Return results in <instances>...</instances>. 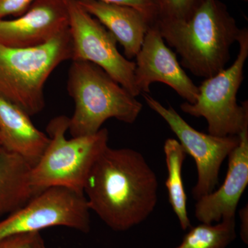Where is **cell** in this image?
<instances>
[{"label": "cell", "instance_id": "obj_9", "mask_svg": "<svg viewBox=\"0 0 248 248\" xmlns=\"http://www.w3.org/2000/svg\"><path fill=\"white\" fill-rule=\"evenodd\" d=\"M141 94L150 108L169 125L187 155L195 160L197 180L192 190L194 199L197 201L213 192L219 182L221 165L237 146L239 136L202 133L189 125L170 105L164 107L148 93Z\"/></svg>", "mask_w": 248, "mask_h": 248}, {"label": "cell", "instance_id": "obj_20", "mask_svg": "<svg viewBox=\"0 0 248 248\" xmlns=\"http://www.w3.org/2000/svg\"><path fill=\"white\" fill-rule=\"evenodd\" d=\"M97 1L133 7L144 15L152 24L156 22L157 19V10H156L155 0H97Z\"/></svg>", "mask_w": 248, "mask_h": 248}, {"label": "cell", "instance_id": "obj_18", "mask_svg": "<svg viewBox=\"0 0 248 248\" xmlns=\"http://www.w3.org/2000/svg\"><path fill=\"white\" fill-rule=\"evenodd\" d=\"M203 0H155L156 20L184 19L190 16Z\"/></svg>", "mask_w": 248, "mask_h": 248}, {"label": "cell", "instance_id": "obj_6", "mask_svg": "<svg viewBox=\"0 0 248 248\" xmlns=\"http://www.w3.org/2000/svg\"><path fill=\"white\" fill-rule=\"evenodd\" d=\"M237 42L239 53L232 64L204 80L198 86V98L194 104L185 102L180 105L184 113L203 117L208 133L215 136H236L248 124V100L241 106L236 101L248 58V28L241 29Z\"/></svg>", "mask_w": 248, "mask_h": 248}, {"label": "cell", "instance_id": "obj_17", "mask_svg": "<svg viewBox=\"0 0 248 248\" xmlns=\"http://www.w3.org/2000/svg\"><path fill=\"white\" fill-rule=\"evenodd\" d=\"M236 217L192 226L174 248H227L236 237Z\"/></svg>", "mask_w": 248, "mask_h": 248}, {"label": "cell", "instance_id": "obj_12", "mask_svg": "<svg viewBox=\"0 0 248 248\" xmlns=\"http://www.w3.org/2000/svg\"><path fill=\"white\" fill-rule=\"evenodd\" d=\"M238 136L239 143L228 156L224 182L217 190L197 200L195 217L201 223H218L236 217V209L248 184V124Z\"/></svg>", "mask_w": 248, "mask_h": 248}, {"label": "cell", "instance_id": "obj_16", "mask_svg": "<svg viewBox=\"0 0 248 248\" xmlns=\"http://www.w3.org/2000/svg\"><path fill=\"white\" fill-rule=\"evenodd\" d=\"M168 176L166 181L169 203L183 231L192 227L187 208V195L182 179V168L187 153L176 139H167L164 145Z\"/></svg>", "mask_w": 248, "mask_h": 248}, {"label": "cell", "instance_id": "obj_21", "mask_svg": "<svg viewBox=\"0 0 248 248\" xmlns=\"http://www.w3.org/2000/svg\"><path fill=\"white\" fill-rule=\"evenodd\" d=\"M37 0H0V19L9 16L19 17Z\"/></svg>", "mask_w": 248, "mask_h": 248}, {"label": "cell", "instance_id": "obj_13", "mask_svg": "<svg viewBox=\"0 0 248 248\" xmlns=\"http://www.w3.org/2000/svg\"><path fill=\"white\" fill-rule=\"evenodd\" d=\"M80 5L115 37L123 47L125 58L138 55L148 29L152 25L138 10L124 5L97 0H78Z\"/></svg>", "mask_w": 248, "mask_h": 248}, {"label": "cell", "instance_id": "obj_23", "mask_svg": "<svg viewBox=\"0 0 248 248\" xmlns=\"http://www.w3.org/2000/svg\"><path fill=\"white\" fill-rule=\"evenodd\" d=\"M241 1H248V0H241Z\"/></svg>", "mask_w": 248, "mask_h": 248}, {"label": "cell", "instance_id": "obj_3", "mask_svg": "<svg viewBox=\"0 0 248 248\" xmlns=\"http://www.w3.org/2000/svg\"><path fill=\"white\" fill-rule=\"evenodd\" d=\"M67 89L76 104L69 117L72 138L97 133L109 119L135 123L143 108L136 97L91 62H72Z\"/></svg>", "mask_w": 248, "mask_h": 248}, {"label": "cell", "instance_id": "obj_11", "mask_svg": "<svg viewBox=\"0 0 248 248\" xmlns=\"http://www.w3.org/2000/svg\"><path fill=\"white\" fill-rule=\"evenodd\" d=\"M69 0H37L19 17L0 19V45L27 48L44 45L68 29Z\"/></svg>", "mask_w": 248, "mask_h": 248}, {"label": "cell", "instance_id": "obj_14", "mask_svg": "<svg viewBox=\"0 0 248 248\" xmlns=\"http://www.w3.org/2000/svg\"><path fill=\"white\" fill-rule=\"evenodd\" d=\"M48 142V135L36 128L27 112L0 95V146L33 166Z\"/></svg>", "mask_w": 248, "mask_h": 248}, {"label": "cell", "instance_id": "obj_7", "mask_svg": "<svg viewBox=\"0 0 248 248\" xmlns=\"http://www.w3.org/2000/svg\"><path fill=\"white\" fill-rule=\"evenodd\" d=\"M90 211L82 192L66 187H48L0 221V241L16 235L40 232L53 227L89 233Z\"/></svg>", "mask_w": 248, "mask_h": 248}, {"label": "cell", "instance_id": "obj_10", "mask_svg": "<svg viewBox=\"0 0 248 248\" xmlns=\"http://www.w3.org/2000/svg\"><path fill=\"white\" fill-rule=\"evenodd\" d=\"M135 84L140 94L150 93L151 84L163 83L174 90L186 102L194 104L198 86L183 69L177 55L161 35L157 24H152L135 58Z\"/></svg>", "mask_w": 248, "mask_h": 248}, {"label": "cell", "instance_id": "obj_2", "mask_svg": "<svg viewBox=\"0 0 248 248\" xmlns=\"http://www.w3.org/2000/svg\"><path fill=\"white\" fill-rule=\"evenodd\" d=\"M156 23L166 45L181 57L182 66L205 79L226 68L241 30L219 0H203L186 19Z\"/></svg>", "mask_w": 248, "mask_h": 248}, {"label": "cell", "instance_id": "obj_8", "mask_svg": "<svg viewBox=\"0 0 248 248\" xmlns=\"http://www.w3.org/2000/svg\"><path fill=\"white\" fill-rule=\"evenodd\" d=\"M68 22L72 61L91 62L104 70L130 94L135 97L140 95L135 84V62L120 53L115 37L78 0L68 1Z\"/></svg>", "mask_w": 248, "mask_h": 248}, {"label": "cell", "instance_id": "obj_22", "mask_svg": "<svg viewBox=\"0 0 248 248\" xmlns=\"http://www.w3.org/2000/svg\"><path fill=\"white\" fill-rule=\"evenodd\" d=\"M240 235L245 244H248V205L241 208L239 211Z\"/></svg>", "mask_w": 248, "mask_h": 248}, {"label": "cell", "instance_id": "obj_5", "mask_svg": "<svg viewBox=\"0 0 248 248\" xmlns=\"http://www.w3.org/2000/svg\"><path fill=\"white\" fill-rule=\"evenodd\" d=\"M69 117L58 116L47 125L49 142L43 154L32 166L31 185L40 190L62 187L84 193L93 164L108 146L109 133L102 128L86 136L66 139Z\"/></svg>", "mask_w": 248, "mask_h": 248}, {"label": "cell", "instance_id": "obj_1", "mask_svg": "<svg viewBox=\"0 0 248 248\" xmlns=\"http://www.w3.org/2000/svg\"><path fill=\"white\" fill-rule=\"evenodd\" d=\"M159 182L143 155L107 146L84 187L88 206L108 228L125 232L146 221L158 202Z\"/></svg>", "mask_w": 248, "mask_h": 248}, {"label": "cell", "instance_id": "obj_15", "mask_svg": "<svg viewBox=\"0 0 248 248\" xmlns=\"http://www.w3.org/2000/svg\"><path fill=\"white\" fill-rule=\"evenodd\" d=\"M32 166L0 146V218L25 205L41 191L31 185Z\"/></svg>", "mask_w": 248, "mask_h": 248}, {"label": "cell", "instance_id": "obj_4", "mask_svg": "<svg viewBox=\"0 0 248 248\" xmlns=\"http://www.w3.org/2000/svg\"><path fill=\"white\" fill-rule=\"evenodd\" d=\"M69 27L44 45L14 48L0 45V95L28 115L40 113L45 107L44 89L54 70L72 60Z\"/></svg>", "mask_w": 248, "mask_h": 248}, {"label": "cell", "instance_id": "obj_19", "mask_svg": "<svg viewBox=\"0 0 248 248\" xmlns=\"http://www.w3.org/2000/svg\"><path fill=\"white\" fill-rule=\"evenodd\" d=\"M0 248H46V246L40 232H31L1 240Z\"/></svg>", "mask_w": 248, "mask_h": 248}]
</instances>
